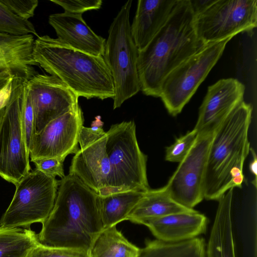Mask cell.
Returning <instances> with one entry per match:
<instances>
[{"instance_id": "6da1fadb", "label": "cell", "mask_w": 257, "mask_h": 257, "mask_svg": "<svg viewBox=\"0 0 257 257\" xmlns=\"http://www.w3.org/2000/svg\"><path fill=\"white\" fill-rule=\"evenodd\" d=\"M42 224L37 234L40 244L90 251L104 229L100 195L68 174L59 181L54 205Z\"/></svg>"}, {"instance_id": "7a4b0ae2", "label": "cell", "mask_w": 257, "mask_h": 257, "mask_svg": "<svg viewBox=\"0 0 257 257\" xmlns=\"http://www.w3.org/2000/svg\"><path fill=\"white\" fill-rule=\"evenodd\" d=\"M194 19L189 0H178L166 24L139 51L140 90L145 95L159 97L166 76L204 45L196 35Z\"/></svg>"}, {"instance_id": "3957f363", "label": "cell", "mask_w": 257, "mask_h": 257, "mask_svg": "<svg viewBox=\"0 0 257 257\" xmlns=\"http://www.w3.org/2000/svg\"><path fill=\"white\" fill-rule=\"evenodd\" d=\"M252 107L243 100L218 124L209 148L204 199L218 200L229 189L241 188L243 164L250 151L248 133Z\"/></svg>"}, {"instance_id": "277c9868", "label": "cell", "mask_w": 257, "mask_h": 257, "mask_svg": "<svg viewBox=\"0 0 257 257\" xmlns=\"http://www.w3.org/2000/svg\"><path fill=\"white\" fill-rule=\"evenodd\" d=\"M33 56L38 66L62 81L78 97L113 99V80L103 57L75 49L48 35L35 40Z\"/></svg>"}, {"instance_id": "5b68a950", "label": "cell", "mask_w": 257, "mask_h": 257, "mask_svg": "<svg viewBox=\"0 0 257 257\" xmlns=\"http://www.w3.org/2000/svg\"><path fill=\"white\" fill-rule=\"evenodd\" d=\"M132 4V0L127 1L111 24L103 56L113 80L114 109L140 90L137 69L139 51L131 33Z\"/></svg>"}, {"instance_id": "8992f818", "label": "cell", "mask_w": 257, "mask_h": 257, "mask_svg": "<svg viewBox=\"0 0 257 257\" xmlns=\"http://www.w3.org/2000/svg\"><path fill=\"white\" fill-rule=\"evenodd\" d=\"M106 148L110 163L109 193L150 189L147 156L141 150L133 120L112 125L106 132Z\"/></svg>"}, {"instance_id": "52a82bcc", "label": "cell", "mask_w": 257, "mask_h": 257, "mask_svg": "<svg viewBox=\"0 0 257 257\" xmlns=\"http://www.w3.org/2000/svg\"><path fill=\"white\" fill-rule=\"evenodd\" d=\"M232 38L204 44L164 80L159 97L168 112L179 114L221 57Z\"/></svg>"}, {"instance_id": "ba28073f", "label": "cell", "mask_w": 257, "mask_h": 257, "mask_svg": "<svg viewBox=\"0 0 257 257\" xmlns=\"http://www.w3.org/2000/svg\"><path fill=\"white\" fill-rule=\"evenodd\" d=\"M27 81L13 78L0 131V176L16 185L30 171V154L22 123Z\"/></svg>"}, {"instance_id": "9c48e42d", "label": "cell", "mask_w": 257, "mask_h": 257, "mask_svg": "<svg viewBox=\"0 0 257 257\" xmlns=\"http://www.w3.org/2000/svg\"><path fill=\"white\" fill-rule=\"evenodd\" d=\"M59 181L36 169L30 171L15 185L13 198L0 220V227L43 223L54 205Z\"/></svg>"}, {"instance_id": "30bf717a", "label": "cell", "mask_w": 257, "mask_h": 257, "mask_svg": "<svg viewBox=\"0 0 257 257\" xmlns=\"http://www.w3.org/2000/svg\"><path fill=\"white\" fill-rule=\"evenodd\" d=\"M256 0H216L194 16V27L203 44L251 31L257 25Z\"/></svg>"}, {"instance_id": "8fae6325", "label": "cell", "mask_w": 257, "mask_h": 257, "mask_svg": "<svg viewBox=\"0 0 257 257\" xmlns=\"http://www.w3.org/2000/svg\"><path fill=\"white\" fill-rule=\"evenodd\" d=\"M218 125L198 133L194 144L165 185L171 198L186 208L193 209L204 199L208 153Z\"/></svg>"}, {"instance_id": "7c38bea8", "label": "cell", "mask_w": 257, "mask_h": 257, "mask_svg": "<svg viewBox=\"0 0 257 257\" xmlns=\"http://www.w3.org/2000/svg\"><path fill=\"white\" fill-rule=\"evenodd\" d=\"M90 127L82 126L78 138L80 148L71 161L69 174L78 177L100 196L107 194L110 163L106 152L107 134L97 119Z\"/></svg>"}, {"instance_id": "4fadbf2b", "label": "cell", "mask_w": 257, "mask_h": 257, "mask_svg": "<svg viewBox=\"0 0 257 257\" xmlns=\"http://www.w3.org/2000/svg\"><path fill=\"white\" fill-rule=\"evenodd\" d=\"M27 87L34 111L35 134L79 104L77 94L55 76L37 73L27 81Z\"/></svg>"}, {"instance_id": "5bb4252c", "label": "cell", "mask_w": 257, "mask_h": 257, "mask_svg": "<svg viewBox=\"0 0 257 257\" xmlns=\"http://www.w3.org/2000/svg\"><path fill=\"white\" fill-rule=\"evenodd\" d=\"M83 125V113L78 104L35 134L29 150L31 161L48 158L64 161L68 155L75 154Z\"/></svg>"}, {"instance_id": "9a60e30c", "label": "cell", "mask_w": 257, "mask_h": 257, "mask_svg": "<svg viewBox=\"0 0 257 257\" xmlns=\"http://www.w3.org/2000/svg\"><path fill=\"white\" fill-rule=\"evenodd\" d=\"M244 85L237 79L219 80L208 87L194 129L198 133L215 126L243 100Z\"/></svg>"}, {"instance_id": "2e32d148", "label": "cell", "mask_w": 257, "mask_h": 257, "mask_svg": "<svg viewBox=\"0 0 257 257\" xmlns=\"http://www.w3.org/2000/svg\"><path fill=\"white\" fill-rule=\"evenodd\" d=\"M48 22L57 38L64 43L93 55L103 56L106 40L91 30L82 14H53L49 16Z\"/></svg>"}, {"instance_id": "e0dca14e", "label": "cell", "mask_w": 257, "mask_h": 257, "mask_svg": "<svg viewBox=\"0 0 257 257\" xmlns=\"http://www.w3.org/2000/svg\"><path fill=\"white\" fill-rule=\"evenodd\" d=\"M178 0H139L131 33L138 49H144L168 20Z\"/></svg>"}, {"instance_id": "ac0fdd59", "label": "cell", "mask_w": 257, "mask_h": 257, "mask_svg": "<svg viewBox=\"0 0 257 257\" xmlns=\"http://www.w3.org/2000/svg\"><path fill=\"white\" fill-rule=\"evenodd\" d=\"M32 35L14 36L0 33V72L8 71L15 78L28 80L37 73Z\"/></svg>"}, {"instance_id": "d6986e66", "label": "cell", "mask_w": 257, "mask_h": 257, "mask_svg": "<svg viewBox=\"0 0 257 257\" xmlns=\"http://www.w3.org/2000/svg\"><path fill=\"white\" fill-rule=\"evenodd\" d=\"M207 218L196 210L179 212L149 221L147 226L156 239L171 242L193 239L204 233Z\"/></svg>"}, {"instance_id": "ffe728a7", "label": "cell", "mask_w": 257, "mask_h": 257, "mask_svg": "<svg viewBox=\"0 0 257 257\" xmlns=\"http://www.w3.org/2000/svg\"><path fill=\"white\" fill-rule=\"evenodd\" d=\"M233 190L229 189L217 200L205 257H236L231 216Z\"/></svg>"}, {"instance_id": "44dd1931", "label": "cell", "mask_w": 257, "mask_h": 257, "mask_svg": "<svg viewBox=\"0 0 257 257\" xmlns=\"http://www.w3.org/2000/svg\"><path fill=\"white\" fill-rule=\"evenodd\" d=\"M178 204L170 196L166 186L157 189H149L128 215L127 220L145 225L149 221L170 214L192 212Z\"/></svg>"}, {"instance_id": "7402d4cb", "label": "cell", "mask_w": 257, "mask_h": 257, "mask_svg": "<svg viewBox=\"0 0 257 257\" xmlns=\"http://www.w3.org/2000/svg\"><path fill=\"white\" fill-rule=\"evenodd\" d=\"M145 192L126 191L100 197V213L104 229L126 220Z\"/></svg>"}, {"instance_id": "603a6c76", "label": "cell", "mask_w": 257, "mask_h": 257, "mask_svg": "<svg viewBox=\"0 0 257 257\" xmlns=\"http://www.w3.org/2000/svg\"><path fill=\"white\" fill-rule=\"evenodd\" d=\"M141 252L116 226L104 229L90 250L91 257H140Z\"/></svg>"}, {"instance_id": "cb8c5ba5", "label": "cell", "mask_w": 257, "mask_h": 257, "mask_svg": "<svg viewBox=\"0 0 257 257\" xmlns=\"http://www.w3.org/2000/svg\"><path fill=\"white\" fill-rule=\"evenodd\" d=\"M205 249L201 237L176 242L156 239L147 242L140 257H205Z\"/></svg>"}, {"instance_id": "d4e9b609", "label": "cell", "mask_w": 257, "mask_h": 257, "mask_svg": "<svg viewBox=\"0 0 257 257\" xmlns=\"http://www.w3.org/2000/svg\"><path fill=\"white\" fill-rule=\"evenodd\" d=\"M38 242L31 229L0 227V257H27Z\"/></svg>"}, {"instance_id": "484cf974", "label": "cell", "mask_w": 257, "mask_h": 257, "mask_svg": "<svg viewBox=\"0 0 257 257\" xmlns=\"http://www.w3.org/2000/svg\"><path fill=\"white\" fill-rule=\"evenodd\" d=\"M0 33L14 36H39L30 21L15 15L2 0H0Z\"/></svg>"}, {"instance_id": "4316f807", "label": "cell", "mask_w": 257, "mask_h": 257, "mask_svg": "<svg viewBox=\"0 0 257 257\" xmlns=\"http://www.w3.org/2000/svg\"><path fill=\"white\" fill-rule=\"evenodd\" d=\"M198 133L193 128L177 139L172 145L166 148L165 160L171 162H181L194 144Z\"/></svg>"}, {"instance_id": "83f0119b", "label": "cell", "mask_w": 257, "mask_h": 257, "mask_svg": "<svg viewBox=\"0 0 257 257\" xmlns=\"http://www.w3.org/2000/svg\"><path fill=\"white\" fill-rule=\"evenodd\" d=\"M27 257H91L90 251L49 247L38 242Z\"/></svg>"}, {"instance_id": "f1b7e54d", "label": "cell", "mask_w": 257, "mask_h": 257, "mask_svg": "<svg viewBox=\"0 0 257 257\" xmlns=\"http://www.w3.org/2000/svg\"><path fill=\"white\" fill-rule=\"evenodd\" d=\"M22 123L24 138L29 151L35 130L34 111L28 94V87L23 99Z\"/></svg>"}, {"instance_id": "f546056e", "label": "cell", "mask_w": 257, "mask_h": 257, "mask_svg": "<svg viewBox=\"0 0 257 257\" xmlns=\"http://www.w3.org/2000/svg\"><path fill=\"white\" fill-rule=\"evenodd\" d=\"M50 1L62 7L65 12L74 14H82L87 11L98 10L100 8L102 3L101 0H50Z\"/></svg>"}, {"instance_id": "4dcf8cb0", "label": "cell", "mask_w": 257, "mask_h": 257, "mask_svg": "<svg viewBox=\"0 0 257 257\" xmlns=\"http://www.w3.org/2000/svg\"><path fill=\"white\" fill-rule=\"evenodd\" d=\"M35 165L36 169L49 176L65 177L63 169L64 161L57 158L37 159L31 161Z\"/></svg>"}, {"instance_id": "1f68e13d", "label": "cell", "mask_w": 257, "mask_h": 257, "mask_svg": "<svg viewBox=\"0 0 257 257\" xmlns=\"http://www.w3.org/2000/svg\"><path fill=\"white\" fill-rule=\"evenodd\" d=\"M15 15L29 20L34 16L38 6V0H2Z\"/></svg>"}, {"instance_id": "d6a6232c", "label": "cell", "mask_w": 257, "mask_h": 257, "mask_svg": "<svg viewBox=\"0 0 257 257\" xmlns=\"http://www.w3.org/2000/svg\"><path fill=\"white\" fill-rule=\"evenodd\" d=\"M216 0H189L191 9L194 16L205 11Z\"/></svg>"}, {"instance_id": "836d02e7", "label": "cell", "mask_w": 257, "mask_h": 257, "mask_svg": "<svg viewBox=\"0 0 257 257\" xmlns=\"http://www.w3.org/2000/svg\"><path fill=\"white\" fill-rule=\"evenodd\" d=\"M252 156V160L249 164V170L251 173L254 176V179L252 181L254 186L256 187V178H257V159L256 155L254 150L252 148H250V151Z\"/></svg>"}, {"instance_id": "e575fe53", "label": "cell", "mask_w": 257, "mask_h": 257, "mask_svg": "<svg viewBox=\"0 0 257 257\" xmlns=\"http://www.w3.org/2000/svg\"><path fill=\"white\" fill-rule=\"evenodd\" d=\"M13 78V76L8 71L0 72V90Z\"/></svg>"}, {"instance_id": "d590c367", "label": "cell", "mask_w": 257, "mask_h": 257, "mask_svg": "<svg viewBox=\"0 0 257 257\" xmlns=\"http://www.w3.org/2000/svg\"><path fill=\"white\" fill-rule=\"evenodd\" d=\"M5 104L2 108H0V131H1V129L2 128V126L3 124V119H4V115H5Z\"/></svg>"}]
</instances>
